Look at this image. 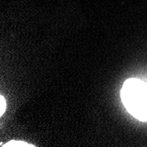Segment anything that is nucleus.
I'll list each match as a JSON object with an SVG mask.
<instances>
[{"label":"nucleus","instance_id":"obj_3","mask_svg":"<svg viewBox=\"0 0 147 147\" xmlns=\"http://www.w3.org/2000/svg\"><path fill=\"white\" fill-rule=\"evenodd\" d=\"M0 101H1V107H0V110H1V112H0V115L2 116L6 109V102H5V100L3 95L0 96Z\"/></svg>","mask_w":147,"mask_h":147},{"label":"nucleus","instance_id":"obj_1","mask_svg":"<svg viewBox=\"0 0 147 147\" xmlns=\"http://www.w3.org/2000/svg\"><path fill=\"white\" fill-rule=\"evenodd\" d=\"M122 100L135 117L147 121V83L137 78L128 79L123 84Z\"/></svg>","mask_w":147,"mask_h":147},{"label":"nucleus","instance_id":"obj_2","mask_svg":"<svg viewBox=\"0 0 147 147\" xmlns=\"http://www.w3.org/2000/svg\"><path fill=\"white\" fill-rule=\"evenodd\" d=\"M3 146H26V147H31V146H34V145L22 142V141H10Z\"/></svg>","mask_w":147,"mask_h":147}]
</instances>
